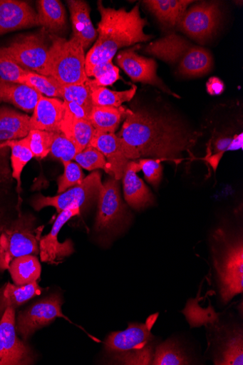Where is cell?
Listing matches in <instances>:
<instances>
[{"mask_svg": "<svg viewBox=\"0 0 243 365\" xmlns=\"http://www.w3.org/2000/svg\"><path fill=\"white\" fill-rule=\"evenodd\" d=\"M117 137L128 160L150 157L177 162L200 135L177 119L140 110H130Z\"/></svg>", "mask_w": 243, "mask_h": 365, "instance_id": "obj_1", "label": "cell"}, {"mask_svg": "<svg viewBox=\"0 0 243 365\" xmlns=\"http://www.w3.org/2000/svg\"><path fill=\"white\" fill-rule=\"evenodd\" d=\"M97 6L100 21L98 24L97 39L86 56V75L94 66L112 61L120 49L152 38L145 33L148 21L141 16L140 5L130 11L104 7L102 1H98Z\"/></svg>", "mask_w": 243, "mask_h": 365, "instance_id": "obj_2", "label": "cell"}, {"mask_svg": "<svg viewBox=\"0 0 243 365\" xmlns=\"http://www.w3.org/2000/svg\"><path fill=\"white\" fill-rule=\"evenodd\" d=\"M145 51L175 66L181 76L187 78L203 76L213 68L214 60L210 51L175 32L151 43Z\"/></svg>", "mask_w": 243, "mask_h": 365, "instance_id": "obj_3", "label": "cell"}, {"mask_svg": "<svg viewBox=\"0 0 243 365\" xmlns=\"http://www.w3.org/2000/svg\"><path fill=\"white\" fill-rule=\"evenodd\" d=\"M49 55L43 76L52 77L62 86L87 82L85 50L81 42L73 37L67 41L51 36Z\"/></svg>", "mask_w": 243, "mask_h": 365, "instance_id": "obj_4", "label": "cell"}, {"mask_svg": "<svg viewBox=\"0 0 243 365\" xmlns=\"http://www.w3.org/2000/svg\"><path fill=\"white\" fill-rule=\"evenodd\" d=\"M158 314L150 316L144 324L130 323L126 329L114 331L104 342L107 351L115 354L118 363L149 364L147 359L153 356L152 328Z\"/></svg>", "mask_w": 243, "mask_h": 365, "instance_id": "obj_5", "label": "cell"}, {"mask_svg": "<svg viewBox=\"0 0 243 365\" xmlns=\"http://www.w3.org/2000/svg\"><path fill=\"white\" fill-rule=\"evenodd\" d=\"M34 221L31 215H20L4 227L0 233V272L9 269L19 257L40 253L43 226L36 227Z\"/></svg>", "mask_w": 243, "mask_h": 365, "instance_id": "obj_6", "label": "cell"}, {"mask_svg": "<svg viewBox=\"0 0 243 365\" xmlns=\"http://www.w3.org/2000/svg\"><path fill=\"white\" fill-rule=\"evenodd\" d=\"M224 243L220 253L214 254L220 294L223 303L227 304L243 289V247L242 241L229 242L221 231Z\"/></svg>", "mask_w": 243, "mask_h": 365, "instance_id": "obj_7", "label": "cell"}, {"mask_svg": "<svg viewBox=\"0 0 243 365\" xmlns=\"http://www.w3.org/2000/svg\"><path fill=\"white\" fill-rule=\"evenodd\" d=\"M103 187L100 174L93 172L78 185L69 188L53 197L39 195L33 199L31 205L40 211L47 207L56 208L58 214L73 207L86 209L98 198Z\"/></svg>", "mask_w": 243, "mask_h": 365, "instance_id": "obj_8", "label": "cell"}, {"mask_svg": "<svg viewBox=\"0 0 243 365\" xmlns=\"http://www.w3.org/2000/svg\"><path fill=\"white\" fill-rule=\"evenodd\" d=\"M46 31L38 34L19 38L10 46L0 48L22 68L43 75L48 61L50 46L46 41Z\"/></svg>", "mask_w": 243, "mask_h": 365, "instance_id": "obj_9", "label": "cell"}, {"mask_svg": "<svg viewBox=\"0 0 243 365\" xmlns=\"http://www.w3.org/2000/svg\"><path fill=\"white\" fill-rule=\"evenodd\" d=\"M221 16L219 2L202 1L188 9L177 26L192 40L205 43L216 32Z\"/></svg>", "mask_w": 243, "mask_h": 365, "instance_id": "obj_10", "label": "cell"}, {"mask_svg": "<svg viewBox=\"0 0 243 365\" xmlns=\"http://www.w3.org/2000/svg\"><path fill=\"white\" fill-rule=\"evenodd\" d=\"M63 301L53 294L20 312L16 321L17 335L26 341L37 330L50 324L56 318L68 320L62 313Z\"/></svg>", "mask_w": 243, "mask_h": 365, "instance_id": "obj_11", "label": "cell"}, {"mask_svg": "<svg viewBox=\"0 0 243 365\" xmlns=\"http://www.w3.org/2000/svg\"><path fill=\"white\" fill-rule=\"evenodd\" d=\"M118 180L109 179L100 191L95 230L98 233H113L123 225L126 210L121 200Z\"/></svg>", "mask_w": 243, "mask_h": 365, "instance_id": "obj_12", "label": "cell"}, {"mask_svg": "<svg viewBox=\"0 0 243 365\" xmlns=\"http://www.w3.org/2000/svg\"><path fill=\"white\" fill-rule=\"evenodd\" d=\"M33 352L16 330V309L8 308L0 320V365H26L34 362Z\"/></svg>", "mask_w": 243, "mask_h": 365, "instance_id": "obj_13", "label": "cell"}, {"mask_svg": "<svg viewBox=\"0 0 243 365\" xmlns=\"http://www.w3.org/2000/svg\"><path fill=\"white\" fill-rule=\"evenodd\" d=\"M138 48L140 46H136L118 53L116 62L120 68L133 81L156 86L164 92L177 96L166 87L157 76L156 61L152 58L138 55L136 53Z\"/></svg>", "mask_w": 243, "mask_h": 365, "instance_id": "obj_14", "label": "cell"}, {"mask_svg": "<svg viewBox=\"0 0 243 365\" xmlns=\"http://www.w3.org/2000/svg\"><path fill=\"white\" fill-rule=\"evenodd\" d=\"M79 207H73L61 212L57 217L50 233L42 237L40 241L41 261L50 264H58L66 257L74 252L73 243L67 240L63 243L58 240V236L63 226L73 217L81 214Z\"/></svg>", "mask_w": 243, "mask_h": 365, "instance_id": "obj_15", "label": "cell"}, {"mask_svg": "<svg viewBox=\"0 0 243 365\" xmlns=\"http://www.w3.org/2000/svg\"><path fill=\"white\" fill-rule=\"evenodd\" d=\"M38 26V13L29 4L18 0H0V36Z\"/></svg>", "mask_w": 243, "mask_h": 365, "instance_id": "obj_16", "label": "cell"}, {"mask_svg": "<svg viewBox=\"0 0 243 365\" xmlns=\"http://www.w3.org/2000/svg\"><path fill=\"white\" fill-rule=\"evenodd\" d=\"M65 114L64 103L57 98L41 95L29 120V129L61 132Z\"/></svg>", "mask_w": 243, "mask_h": 365, "instance_id": "obj_17", "label": "cell"}, {"mask_svg": "<svg viewBox=\"0 0 243 365\" xmlns=\"http://www.w3.org/2000/svg\"><path fill=\"white\" fill-rule=\"evenodd\" d=\"M88 146L97 149L105 157L110 165L111 175L115 180L123 178L129 160L123 153L119 139L115 133L95 130Z\"/></svg>", "mask_w": 243, "mask_h": 365, "instance_id": "obj_18", "label": "cell"}, {"mask_svg": "<svg viewBox=\"0 0 243 365\" xmlns=\"http://www.w3.org/2000/svg\"><path fill=\"white\" fill-rule=\"evenodd\" d=\"M140 171L138 163L129 161L123 177L125 201L131 207L137 210H143L154 202L152 192L136 175Z\"/></svg>", "mask_w": 243, "mask_h": 365, "instance_id": "obj_19", "label": "cell"}, {"mask_svg": "<svg viewBox=\"0 0 243 365\" xmlns=\"http://www.w3.org/2000/svg\"><path fill=\"white\" fill-rule=\"evenodd\" d=\"M66 4L71 12L73 37L78 38L86 50L98 37L97 30L91 21V9L83 0H67Z\"/></svg>", "mask_w": 243, "mask_h": 365, "instance_id": "obj_20", "label": "cell"}, {"mask_svg": "<svg viewBox=\"0 0 243 365\" xmlns=\"http://www.w3.org/2000/svg\"><path fill=\"white\" fill-rule=\"evenodd\" d=\"M41 94L24 85L0 79V103H9L26 112H33Z\"/></svg>", "mask_w": 243, "mask_h": 365, "instance_id": "obj_21", "label": "cell"}, {"mask_svg": "<svg viewBox=\"0 0 243 365\" xmlns=\"http://www.w3.org/2000/svg\"><path fill=\"white\" fill-rule=\"evenodd\" d=\"M192 3L195 2L191 0H146L143 1L144 5L157 20L169 28L177 26Z\"/></svg>", "mask_w": 243, "mask_h": 365, "instance_id": "obj_22", "label": "cell"}, {"mask_svg": "<svg viewBox=\"0 0 243 365\" xmlns=\"http://www.w3.org/2000/svg\"><path fill=\"white\" fill-rule=\"evenodd\" d=\"M41 292L42 288L37 282L23 286L6 284L0 289V320L8 308L16 309L31 298L40 295Z\"/></svg>", "mask_w": 243, "mask_h": 365, "instance_id": "obj_23", "label": "cell"}, {"mask_svg": "<svg viewBox=\"0 0 243 365\" xmlns=\"http://www.w3.org/2000/svg\"><path fill=\"white\" fill-rule=\"evenodd\" d=\"M30 117L12 109L0 108V143L26 138L29 129Z\"/></svg>", "mask_w": 243, "mask_h": 365, "instance_id": "obj_24", "label": "cell"}, {"mask_svg": "<svg viewBox=\"0 0 243 365\" xmlns=\"http://www.w3.org/2000/svg\"><path fill=\"white\" fill-rule=\"evenodd\" d=\"M40 26L56 36L66 27V12L58 0H39L37 2Z\"/></svg>", "mask_w": 243, "mask_h": 365, "instance_id": "obj_25", "label": "cell"}, {"mask_svg": "<svg viewBox=\"0 0 243 365\" xmlns=\"http://www.w3.org/2000/svg\"><path fill=\"white\" fill-rule=\"evenodd\" d=\"M61 132L73 141L79 153L89 145L94 135L95 128L89 120L76 119L65 111Z\"/></svg>", "mask_w": 243, "mask_h": 365, "instance_id": "obj_26", "label": "cell"}, {"mask_svg": "<svg viewBox=\"0 0 243 365\" xmlns=\"http://www.w3.org/2000/svg\"><path fill=\"white\" fill-rule=\"evenodd\" d=\"M9 271L15 284L23 286L36 282L41 274V264L36 256L26 255L14 259Z\"/></svg>", "mask_w": 243, "mask_h": 365, "instance_id": "obj_27", "label": "cell"}, {"mask_svg": "<svg viewBox=\"0 0 243 365\" xmlns=\"http://www.w3.org/2000/svg\"><path fill=\"white\" fill-rule=\"evenodd\" d=\"M130 110L124 107H100L93 106L90 115L89 121L95 130L115 133L123 118H125Z\"/></svg>", "mask_w": 243, "mask_h": 365, "instance_id": "obj_28", "label": "cell"}, {"mask_svg": "<svg viewBox=\"0 0 243 365\" xmlns=\"http://www.w3.org/2000/svg\"><path fill=\"white\" fill-rule=\"evenodd\" d=\"M243 344L242 329L232 330L222 339L215 364H243Z\"/></svg>", "mask_w": 243, "mask_h": 365, "instance_id": "obj_29", "label": "cell"}, {"mask_svg": "<svg viewBox=\"0 0 243 365\" xmlns=\"http://www.w3.org/2000/svg\"><path fill=\"white\" fill-rule=\"evenodd\" d=\"M11 149L12 177L17 182V191H21V173L26 164L33 158L26 142V138L21 140H9L0 143V149Z\"/></svg>", "mask_w": 243, "mask_h": 365, "instance_id": "obj_30", "label": "cell"}, {"mask_svg": "<svg viewBox=\"0 0 243 365\" xmlns=\"http://www.w3.org/2000/svg\"><path fill=\"white\" fill-rule=\"evenodd\" d=\"M137 86L123 91H115L106 87L91 88V98L93 106L120 108L125 103L130 102L134 97Z\"/></svg>", "mask_w": 243, "mask_h": 365, "instance_id": "obj_31", "label": "cell"}, {"mask_svg": "<svg viewBox=\"0 0 243 365\" xmlns=\"http://www.w3.org/2000/svg\"><path fill=\"white\" fill-rule=\"evenodd\" d=\"M152 364L183 365L191 363L188 356L176 341L167 340L157 346Z\"/></svg>", "mask_w": 243, "mask_h": 365, "instance_id": "obj_32", "label": "cell"}, {"mask_svg": "<svg viewBox=\"0 0 243 365\" xmlns=\"http://www.w3.org/2000/svg\"><path fill=\"white\" fill-rule=\"evenodd\" d=\"M22 84L50 98H61V85L52 77L45 76L27 71Z\"/></svg>", "mask_w": 243, "mask_h": 365, "instance_id": "obj_33", "label": "cell"}, {"mask_svg": "<svg viewBox=\"0 0 243 365\" xmlns=\"http://www.w3.org/2000/svg\"><path fill=\"white\" fill-rule=\"evenodd\" d=\"M88 80L83 84L61 86V98L64 102L76 103L91 111L93 105Z\"/></svg>", "mask_w": 243, "mask_h": 365, "instance_id": "obj_34", "label": "cell"}, {"mask_svg": "<svg viewBox=\"0 0 243 365\" xmlns=\"http://www.w3.org/2000/svg\"><path fill=\"white\" fill-rule=\"evenodd\" d=\"M87 76L94 78L93 80L90 78L88 80L91 88L112 86L120 78L119 68L113 64V61L94 66Z\"/></svg>", "mask_w": 243, "mask_h": 365, "instance_id": "obj_35", "label": "cell"}, {"mask_svg": "<svg viewBox=\"0 0 243 365\" xmlns=\"http://www.w3.org/2000/svg\"><path fill=\"white\" fill-rule=\"evenodd\" d=\"M54 133L37 129L29 130L26 139L33 157L44 158L50 154Z\"/></svg>", "mask_w": 243, "mask_h": 365, "instance_id": "obj_36", "label": "cell"}, {"mask_svg": "<svg viewBox=\"0 0 243 365\" xmlns=\"http://www.w3.org/2000/svg\"><path fill=\"white\" fill-rule=\"evenodd\" d=\"M81 168L93 171L103 170L111 175L110 168L105 157L97 149L88 146L84 150L77 154L74 159Z\"/></svg>", "mask_w": 243, "mask_h": 365, "instance_id": "obj_37", "label": "cell"}, {"mask_svg": "<svg viewBox=\"0 0 243 365\" xmlns=\"http://www.w3.org/2000/svg\"><path fill=\"white\" fill-rule=\"evenodd\" d=\"M50 153L63 163L74 160L78 152L73 141L59 132L54 133Z\"/></svg>", "mask_w": 243, "mask_h": 365, "instance_id": "obj_38", "label": "cell"}, {"mask_svg": "<svg viewBox=\"0 0 243 365\" xmlns=\"http://www.w3.org/2000/svg\"><path fill=\"white\" fill-rule=\"evenodd\" d=\"M64 173L58 180V194L80 185L85 179L81 165L72 161L63 163Z\"/></svg>", "mask_w": 243, "mask_h": 365, "instance_id": "obj_39", "label": "cell"}, {"mask_svg": "<svg viewBox=\"0 0 243 365\" xmlns=\"http://www.w3.org/2000/svg\"><path fill=\"white\" fill-rule=\"evenodd\" d=\"M27 71L0 51V79L22 84Z\"/></svg>", "mask_w": 243, "mask_h": 365, "instance_id": "obj_40", "label": "cell"}, {"mask_svg": "<svg viewBox=\"0 0 243 365\" xmlns=\"http://www.w3.org/2000/svg\"><path fill=\"white\" fill-rule=\"evenodd\" d=\"M242 148V133L239 135L232 138H219L214 144V154L207 156V160L211 163L216 171L219 162L226 151L237 150Z\"/></svg>", "mask_w": 243, "mask_h": 365, "instance_id": "obj_41", "label": "cell"}, {"mask_svg": "<svg viewBox=\"0 0 243 365\" xmlns=\"http://www.w3.org/2000/svg\"><path fill=\"white\" fill-rule=\"evenodd\" d=\"M141 171L148 182L157 187L162 177V167L160 160L152 158H142L138 162Z\"/></svg>", "mask_w": 243, "mask_h": 365, "instance_id": "obj_42", "label": "cell"}, {"mask_svg": "<svg viewBox=\"0 0 243 365\" xmlns=\"http://www.w3.org/2000/svg\"><path fill=\"white\" fill-rule=\"evenodd\" d=\"M65 111L76 119L89 120L91 111L74 103L64 102Z\"/></svg>", "mask_w": 243, "mask_h": 365, "instance_id": "obj_43", "label": "cell"}, {"mask_svg": "<svg viewBox=\"0 0 243 365\" xmlns=\"http://www.w3.org/2000/svg\"><path fill=\"white\" fill-rule=\"evenodd\" d=\"M207 90L212 96H218L223 93L224 85L218 78H212L207 83Z\"/></svg>", "mask_w": 243, "mask_h": 365, "instance_id": "obj_44", "label": "cell"}]
</instances>
